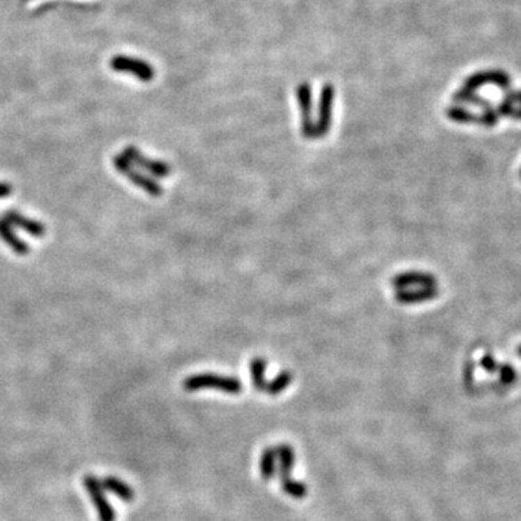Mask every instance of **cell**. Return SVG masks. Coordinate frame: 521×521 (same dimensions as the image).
<instances>
[{
    "label": "cell",
    "instance_id": "obj_1",
    "mask_svg": "<svg viewBox=\"0 0 521 521\" xmlns=\"http://www.w3.org/2000/svg\"><path fill=\"white\" fill-rule=\"evenodd\" d=\"M183 388L189 392L210 388L237 395L242 391V384L238 378H233V376H223L216 374H197L189 376V378L183 381Z\"/></svg>",
    "mask_w": 521,
    "mask_h": 521
},
{
    "label": "cell",
    "instance_id": "obj_2",
    "mask_svg": "<svg viewBox=\"0 0 521 521\" xmlns=\"http://www.w3.org/2000/svg\"><path fill=\"white\" fill-rule=\"evenodd\" d=\"M83 485L97 511L99 521H116V513L106 497V490L102 481H99L95 475L88 474L83 478Z\"/></svg>",
    "mask_w": 521,
    "mask_h": 521
},
{
    "label": "cell",
    "instance_id": "obj_3",
    "mask_svg": "<svg viewBox=\"0 0 521 521\" xmlns=\"http://www.w3.org/2000/svg\"><path fill=\"white\" fill-rule=\"evenodd\" d=\"M113 166H115V168H116L122 175H125L127 178H129L131 182H132L136 187L142 189L143 191H147L148 194H151V195H154V197H159L161 194L164 193L163 187H161V186L155 182L154 178H151V177H148V175H145V174H142V173H141L139 170H136V168L134 167V164H131L129 161H128L127 158H125L123 155H115V157H113Z\"/></svg>",
    "mask_w": 521,
    "mask_h": 521
},
{
    "label": "cell",
    "instance_id": "obj_4",
    "mask_svg": "<svg viewBox=\"0 0 521 521\" xmlns=\"http://www.w3.org/2000/svg\"><path fill=\"white\" fill-rule=\"evenodd\" d=\"M111 67L113 71H118V73L132 74L143 83L151 81L155 76L154 67L150 65L147 61L128 56H115L111 60Z\"/></svg>",
    "mask_w": 521,
    "mask_h": 521
},
{
    "label": "cell",
    "instance_id": "obj_5",
    "mask_svg": "<svg viewBox=\"0 0 521 521\" xmlns=\"http://www.w3.org/2000/svg\"><path fill=\"white\" fill-rule=\"evenodd\" d=\"M497 86L501 90H506L511 87V77L502 70H482L478 73H474L463 81V88H468L475 92V90L483 86Z\"/></svg>",
    "mask_w": 521,
    "mask_h": 521
},
{
    "label": "cell",
    "instance_id": "obj_6",
    "mask_svg": "<svg viewBox=\"0 0 521 521\" xmlns=\"http://www.w3.org/2000/svg\"><path fill=\"white\" fill-rule=\"evenodd\" d=\"M446 116L454 122H458V123H466V125L476 123V125H482V127H487V128L495 127V125L499 120L498 115L495 113V109L483 111L482 113L478 115V113H474V112L465 109V107H460V106L447 107Z\"/></svg>",
    "mask_w": 521,
    "mask_h": 521
},
{
    "label": "cell",
    "instance_id": "obj_7",
    "mask_svg": "<svg viewBox=\"0 0 521 521\" xmlns=\"http://www.w3.org/2000/svg\"><path fill=\"white\" fill-rule=\"evenodd\" d=\"M122 155L127 158L131 164H135V166L141 167L142 170L151 173L152 175L168 177L171 174V167L167 163H164V161L151 159V158L145 157L136 147H127L123 150Z\"/></svg>",
    "mask_w": 521,
    "mask_h": 521
},
{
    "label": "cell",
    "instance_id": "obj_8",
    "mask_svg": "<svg viewBox=\"0 0 521 521\" xmlns=\"http://www.w3.org/2000/svg\"><path fill=\"white\" fill-rule=\"evenodd\" d=\"M297 100L301 109V131L305 138H314V123L312 118L313 103H312V90L307 83H303L297 87Z\"/></svg>",
    "mask_w": 521,
    "mask_h": 521
},
{
    "label": "cell",
    "instance_id": "obj_9",
    "mask_svg": "<svg viewBox=\"0 0 521 521\" xmlns=\"http://www.w3.org/2000/svg\"><path fill=\"white\" fill-rule=\"evenodd\" d=\"M332 102H333V87L330 84L323 86L319 107V120L314 125V138L326 135L332 120Z\"/></svg>",
    "mask_w": 521,
    "mask_h": 521
},
{
    "label": "cell",
    "instance_id": "obj_10",
    "mask_svg": "<svg viewBox=\"0 0 521 521\" xmlns=\"http://www.w3.org/2000/svg\"><path fill=\"white\" fill-rule=\"evenodd\" d=\"M3 219L8 223H10L12 226L25 230L26 233H29V235H32L35 238H42V237H45V233H47L45 226L41 222L33 221L28 216H24V214L19 213V211L9 210L3 214Z\"/></svg>",
    "mask_w": 521,
    "mask_h": 521
},
{
    "label": "cell",
    "instance_id": "obj_11",
    "mask_svg": "<svg viewBox=\"0 0 521 521\" xmlns=\"http://www.w3.org/2000/svg\"><path fill=\"white\" fill-rule=\"evenodd\" d=\"M392 285L397 287L399 291L411 285H417L419 289L420 287H436V278L435 275L426 273H404L392 280Z\"/></svg>",
    "mask_w": 521,
    "mask_h": 521
},
{
    "label": "cell",
    "instance_id": "obj_12",
    "mask_svg": "<svg viewBox=\"0 0 521 521\" xmlns=\"http://www.w3.org/2000/svg\"><path fill=\"white\" fill-rule=\"evenodd\" d=\"M0 239H2L17 255L25 257L29 254L28 243L16 235L13 226L8 223L5 219H0Z\"/></svg>",
    "mask_w": 521,
    "mask_h": 521
},
{
    "label": "cell",
    "instance_id": "obj_13",
    "mask_svg": "<svg viewBox=\"0 0 521 521\" xmlns=\"http://www.w3.org/2000/svg\"><path fill=\"white\" fill-rule=\"evenodd\" d=\"M277 460H278V476L280 481L291 478V472L294 468L296 455L294 449L290 444H280L275 447Z\"/></svg>",
    "mask_w": 521,
    "mask_h": 521
},
{
    "label": "cell",
    "instance_id": "obj_14",
    "mask_svg": "<svg viewBox=\"0 0 521 521\" xmlns=\"http://www.w3.org/2000/svg\"><path fill=\"white\" fill-rule=\"evenodd\" d=\"M103 487L106 491H111L112 494H115L119 499H122L123 502H132L135 499V491L132 490V487L129 483L123 482L122 479L116 478V476H106L103 481Z\"/></svg>",
    "mask_w": 521,
    "mask_h": 521
},
{
    "label": "cell",
    "instance_id": "obj_15",
    "mask_svg": "<svg viewBox=\"0 0 521 521\" xmlns=\"http://www.w3.org/2000/svg\"><path fill=\"white\" fill-rule=\"evenodd\" d=\"M438 296L436 287H422L419 290H400L397 293V300L400 303L406 304H415V303H423L427 300H432Z\"/></svg>",
    "mask_w": 521,
    "mask_h": 521
},
{
    "label": "cell",
    "instance_id": "obj_16",
    "mask_svg": "<svg viewBox=\"0 0 521 521\" xmlns=\"http://www.w3.org/2000/svg\"><path fill=\"white\" fill-rule=\"evenodd\" d=\"M454 102L460 103V104L476 106V107H479V109H482V111H491V109H494V106H492V103L490 100L483 99L482 96H479L478 93H475V92H472V90H468V88L458 90V92L454 95Z\"/></svg>",
    "mask_w": 521,
    "mask_h": 521
},
{
    "label": "cell",
    "instance_id": "obj_17",
    "mask_svg": "<svg viewBox=\"0 0 521 521\" xmlns=\"http://www.w3.org/2000/svg\"><path fill=\"white\" fill-rule=\"evenodd\" d=\"M259 470L261 475L265 481L273 479L277 474V452L275 447H266L261 455L259 460Z\"/></svg>",
    "mask_w": 521,
    "mask_h": 521
},
{
    "label": "cell",
    "instance_id": "obj_18",
    "mask_svg": "<svg viewBox=\"0 0 521 521\" xmlns=\"http://www.w3.org/2000/svg\"><path fill=\"white\" fill-rule=\"evenodd\" d=\"M265 368L266 362L262 358H255L253 362H250V378H253L254 387L259 391H265L266 381H265Z\"/></svg>",
    "mask_w": 521,
    "mask_h": 521
},
{
    "label": "cell",
    "instance_id": "obj_19",
    "mask_svg": "<svg viewBox=\"0 0 521 521\" xmlns=\"http://www.w3.org/2000/svg\"><path fill=\"white\" fill-rule=\"evenodd\" d=\"M281 488L282 491L290 495L296 499H303L305 498V495H307V487H305L304 482H300V481H294L293 478H287V479H282L281 481Z\"/></svg>",
    "mask_w": 521,
    "mask_h": 521
},
{
    "label": "cell",
    "instance_id": "obj_20",
    "mask_svg": "<svg viewBox=\"0 0 521 521\" xmlns=\"http://www.w3.org/2000/svg\"><path fill=\"white\" fill-rule=\"evenodd\" d=\"M293 381V375L291 372L289 371H284L281 372L277 378L273 381V383H268L266 387H265V392H268L269 395H278L280 392H282L287 387H289Z\"/></svg>",
    "mask_w": 521,
    "mask_h": 521
},
{
    "label": "cell",
    "instance_id": "obj_21",
    "mask_svg": "<svg viewBox=\"0 0 521 521\" xmlns=\"http://www.w3.org/2000/svg\"><path fill=\"white\" fill-rule=\"evenodd\" d=\"M495 113L498 115V118H510V119L521 120V106H514L513 103H508L504 100L497 106Z\"/></svg>",
    "mask_w": 521,
    "mask_h": 521
},
{
    "label": "cell",
    "instance_id": "obj_22",
    "mask_svg": "<svg viewBox=\"0 0 521 521\" xmlns=\"http://www.w3.org/2000/svg\"><path fill=\"white\" fill-rule=\"evenodd\" d=\"M502 97H504V100L508 103L521 106V90L508 87L506 90H502Z\"/></svg>",
    "mask_w": 521,
    "mask_h": 521
},
{
    "label": "cell",
    "instance_id": "obj_23",
    "mask_svg": "<svg viewBox=\"0 0 521 521\" xmlns=\"http://www.w3.org/2000/svg\"><path fill=\"white\" fill-rule=\"evenodd\" d=\"M499 376H501V381L504 384H511L515 380V371L510 365H501L499 367Z\"/></svg>",
    "mask_w": 521,
    "mask_h": 521
},
{
    "label": "cell",
    "instance_id": "obj_24",
    "mask_svg": "<svg viewBox=\"0 0 521 521\" xmlns=\"http://www.w3.org/2000/svg\"><path fill=\"white\" fill-rule=\"evenodd\" d=\"M481 364H482V367L485 369H487L488 372H495V369H497V364H495V361L492 359V356H490V355L488 356H483Z\"/></svg>",
    "mask_w": 521,
    "mask_h": 521
},
{
    "label": "cell",
    "instance_id": "obj_25",
    "mask_svg": "<svg viewBox=\"0 0 521 521\" xmlns=\"http://www.w3.org/2000/svg\"><path fill=\"white\" fill-rule=\"evenodd\" d=\"M13 187L8 183H0V199H5L9 194H12Z\"/></svg>",
    "mask_w": 521,
    "mask_h": 521
},
{
    "label": "cell",
    "instance_id": "obj_26",
    "mask_svg": "<svg viewBox=\"0 0 521 521\" xmlns=\"http://www.w3.org/2000/svg\"><path fill=\"white\" fill-rule=\"evenodd\" d=\"M517 352H518V355H520V356H521V345H520V346H518V351H517Z\"/></svg>",
    "mask_w": 521,
    "mask_h": 521
},
{
    "label": "cell",
    "instance_id": "obj_27",
    "mask_svg": "<svg viewBox=\"0 0 521 521\" xmlns=\"http://www.w3.org/2000/svg\"><path fill=\"white\" fill-rule=\"evenodd\" d=\"M520 174H521V171H520Z\"/></svg>",
    "mask_w": 521,
    "mask_h": 521
}]
</instances>
